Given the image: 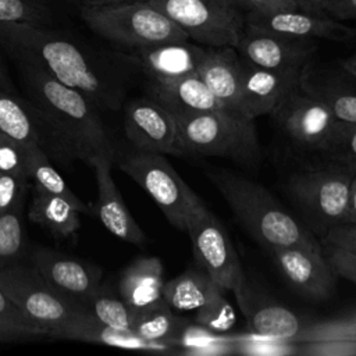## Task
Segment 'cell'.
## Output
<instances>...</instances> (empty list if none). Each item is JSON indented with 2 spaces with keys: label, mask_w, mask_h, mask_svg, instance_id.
I'll list each match as a JSON object with an SVG mask.
<instances>
[{
  "label": "cell",
  "mask_w": 356,
  "mask_h": 356,
  "mask_svg": "<svg viewBox=\"0 0 356 356\" xmlns=\"http://www.w3.org/2000/svg\"><path fill=\"white\" fill-rule=\"evenodd\" d=\"M29 53L61 83L82 92L100 111L117 113L140 74L131 51L107 50L57 25L0 22V47Z\"/></svg>",
  "instance_id": "6da1fadb"
},
{
  "label": "cell",
  "mask_w": 356,
  "mask_h": 356,
  "mask_svg": "<svg viewBox=\"0 0 356 356\" xmlns=\"http://www.w3.org/2000/svg\"><path fill=\"white\" fill-rule=\"evenodd\" d=\"M0 49L15 65L40 134V146L50 159L67 167L75 160L88 163L95 156L115 157L100 110L89 97L61 83L29 53L7 46Z\"/></svg>",
  "instance_id": "7a4b0ae2"
},
{
  "label": "cell",
  "mask_w": 356,
  "mask_h": 356,
  "mask_svg": "<svg viewBox=\"0 0 356 356\" xmlns=\"http://www.w3.org/2000/svg\"><path fill=\"white\" fill-rule=\"evenodd\" d=\"M207 177L238 222L261 246L268 250L288 246L321 249L312 231L296 221L263 185L224 170H207Z\"/></svg>",
  "instance_id": "3957f363"
},
{
  "label": "cell",
  "mask_w": 356,
  "mask_h": 356,
  "mask_svg": "<svg viewBox=\"0 0 356 356\" xmlns=\"http://www.w3.org/2000/svg\"><path fill=\"white\" fill-rule=\"evenodd\" d=\"M254 120L227 110L177 118V136L182 154L224 157L253 165L260 159Z\"/></svg>",
  "instance_id": "277c9868"
},
{
  "label": "cell",
  "mask_w": 356,
  "mask_h": 356,
  "mask_svg": "<svg viewBox=\"0 0 356 356\" xmlns=\"http://www.w3.org/2000/svg\"><path fill=\"white\" fill-rule=\"evenodd\" d=\"M79 15L97 36L128 49L168 42L189 40V36L147 0L114 6H81Z\"/></svg>",
  "instance_id": "5b68a950"
},
{
  "label": "cell",
  "mask_w": 356,
  "mask_h": 356,
  "mask_svg": "<svg viewBox=\"0 0 356 356\" xmlns=\"http://www.w3.org/2000/svg\"><path fill=\"white\" fill-rule=\"evenodd\" d=\"M0 288L31 324L46 332V337L88 312L86 306L50 286L31 261H19L0 270Z\"/></svg>",
  "instance_id": "8992f818"
},
{
  "label": "cell",
  "mask_w": 356,
  "mask_h": 356,
  "mask_svg": "<svg viewBox=\"0 0 356 356\" xmlns=\"http://www.w3.org/2000/svg\"><path fill=\"white\" fill-rule=\"evenodd\" d=\"M352 172L342 165L310 168L292 174L286 192L300 210L312 232L323 238L345 222Z\"/></svg>",
  "instance_id": "52a82bcc"
},
{
  "label": "cell",
  "mask_w": 356,
  "mask_h": 356,
  "mask_svg": "<svg viewBox=\"0 0 356 356\" xmlns=\"http://www.w3.org/2000/svg\"><path fill=\"white\" fill-rule=\"evenodd\" d=\"M185 232L199 267L204 270L222 292L236 293L248 282L238 253L217 217L197 196L186 214Z\"/></svg>",
  "instance_id": "ba28073f"
},
{
  "label": "cell",
  "mask_w": 356,
  "mask_h": 356,
  "mask_svg": "<svg viewBox=\"0 0 356 356\" xmlns=\"http://www.w3.org/2000/svg\"><path fill=\"white\" fill-rule=\"evenodd\" d=\"M114 161L120 171L145 189L172 227L185 231L188 210L197 195L175 171L165 154L135 150L114 157Z\"/></svg>",
  "instance_id": "9c48e42d"
},
{
  "label": "cell",
  "mask_w": 356,
  "mask_h": 356,
  "mask_svg": "<svg viewBox=\"0 0 356 356\" xmlns=\"http://www.w3.org/2000/svg\"><path fill=\"white\" fill-rule=\"evenodd\" d=\"M197 44L236 47L245 13L232 0H147Z\"/></svg>",
  "instance_id": "30bf717a"
},
{
  "label": "cell",
  "mask_w": 356,
  "mask_h": 356,
  "mask_svg": "<svg viewBox=\"0 0 356 356\" xmlns=\"http://www.w3.org/2000/svg\"><path fill=\"white\" fill-rule=\"evenodd\" d=\"M270 115L295 145L323 153L328 150L339 124L328 107L300 85L288 92Z\"/></svg>",
  "instance_id": "8fae6325"
},
{
  "label": "cell",
  "mask_w": 356,
  "mask_h": 356,
  "mask_svg": "<svg viewBox=\"0 0 356 356\" xmlns=\"http://www.w3.org/2000/svg\"><path fill=\"white\" fill-rule=\"evenodd\" d=\"M248 61L275 71H303L314 60L316 39L293 38L245 25L235 47Z\"/></svg>",
  "instance_id": "7c38bea8"
},
{
  "label": "cell",
  "mask_w": 356,
  "mask_h": 356,
  "mask_svg": "<svg viewBox=\"0 0 356 356\" xmlns=\"http://www.w3.org/2000/svg\"><path fill=\"white\" fill-rule=\"evenodd\" d=\"M122 127L135 150L184 156L178 145L175 120L147 95L132 99L124 106Z\"/></svg>",
  "instance_id": "4fadbf2b"
},
{
  "label": "cell",
  "mask_w": 356,
  "mask_h": 356,
  "mask_svg": "<svg viewBox=\"0 0 356 356\" xmlns=\"http://www.w3.org/2000/svg\"><path fill=\"white\" fill-rule=\"evenodd\" d=\"M29 261L61 295L86 305L102 286V268L50 248H36Z\"/></svg>",
  "instance_id": "5bb4252c"
},
{
  "label": "cell",
  "mask_w": 356,
  "mask_h": 356,
  "mask_svg": "<svg viewBox=\"0 0 356 356\" xmlns=\"http://www.w3.org/2000/svg\"><path fill=\"white\" fill-rule=\"evenodd\" d=\"M282 277L303 298L321 302L331 296L335 278L321 249L306 246L274 248L268 250Z\"/></svg>",
  "instance_id": "9a60e30c"
},
{
  "label": "cell",
  "mask_w": 356,
  "mask_h": 356,
  "mask_svg": "<svg viewBox=\"0 0 356 356\" xmlns=\"http://www.w3.org/2000/svg\"><path fill=\"white\" fill-rule=\"evenodd\" d=\"M196 72L224 110L243 117L242 67L235 47L202 44Z\"/></svg>",
  "instance_id": "2e32d148"
},
{
  "label": "cell",
  "mask_w": 356,
  "mask_h": 356,
  "mask_svg": "<svg viewBox=\"0 0 356 356\" xmlns=\"http://www.w3.org/2000/svg\"><path fill=\"white\" fill-rule=\"evenodd\" d=\"M299 85L325 104L338 121L356 124V81L338 63L310 61L300 74Z\"/></svg>",
  "instance_id": "e0dca14e"
},
{
  "label": "cell",
  "mask_w": 356,
  "mask_h": 356,
  "mask_svg": "<svg viewBox=\"0 0 356 356\" xmlns=\"http://www.w3.org/2000/svg\"><path fill=\"white\" fill-rule=\"evenodd\" d=\"M113 157L95 156L86 164L93 168L97 186V216L104 228L114 236L142 246L146 235L128 210L111 175Z\"/></svg>",
  "instance_id": "ac0fdd59"
},
{
  "label": "cell",
  "mask_w": 356,
  "mask_h": 356,
  "mask_svg": "<svg viewBox=\"0 0 356 356\" xmlns=\"http://www.w3.org/2000/svg\"><path fill=\"white\" fill-rule=\"evenodd\" d=\"M245 25L306 39H325L334 42H350L356 39V29L334 19L328 15H316L295 11H281L273 14L245 13Z\"/></svg>",
  "instance_id": "d6986e66"
},
{
  "label": "cell",
  "mask_w": 356,
  "mask_h": 356,
  "mask_svg": "<svg viewBox=\"0 0 356 356\" xmlns=\"http://www.w3.org/2000/svg\"><path fill=\"white\" fill-rule=\"evenodd\" d=\"M241 56V54H239ZM242 114L249 120L270 114L299 85L302 71H275L259 67L241 56Z\"/></svg>",
  "instance_id": "ffe728a7"
},
{
  "label": "cell",
  "mask_w": 356,
  "mask_h": 356,
  "mask_svg": "<svg viewBox=\"0 0 356 356\" xmlns=\"http://www.w3.org/2000/svg\"><path fill=\"white\" fill-rule=\"evenodd\" d=\"M202 44L168 42L131 49L145 83H167L196 72Z\"/></svg>",
  "instance_id": "44dd1931"
},
{
  "label": "cell",
  "mask_w": 356,
  "mask_h": 356,
  "mask_svg": "<svg viewBox=\"0 0 356 356\" xmlns=\"http://www.w3.org/2000/svg\"><path fill=\"white\" fill-rule=\"evenodd\" d=\"M234 295L250 331L256 334L295 339L303 327L293 312L275 303L259 289L253 288L249 281Z\"/></svg>",
  "instance_id": "7402d4cb"
},
{
  "label": "cell",
  "mask_w": 356,
  "mask_h": 356,
  "mask_svg": "<svg viewBox=\"0 0 356 356\" xmlns=\"http://www.w3.org/2000/svg\"><path fill=\"white\" fill-rule=\"evenodd\" d=\"M145 89L174 120L224 110L197 72L167 83H145Z\"/></svg>",
  "instance_id": "603a6c76"
},
{
  "label": "cell",
  "mask_w": 356,
  "mask_h": 356,
  "mask_svg": "<svg viewBox=\"0 0 356 356\" xmlns=\"http://www.w3.org/2000/svg\"><path fill=\"white\" fill-rule=\"evenodd\" d=\"M57 339H72L92 343H102L113 348L131 349V350H147V352H174V346L165 342H154L142 338L132 330H118L97 321L89 310L58 328L50 335Z\"/></svg>",
  "instance_id": "cb8c5ba5"
},
{
  "label": "cell",
  "mask_w": 356,
  "mask_h": 356,
  "mask_svg": "<svg viewBox=\"0 0 356 356\" xmlns=\"http://www.w3.org/2000/svg\"><path fill=\"white\" fill-rule=\"evenodd\" d=\"M163 263L156 256H143L129 263L121 273L118 293L125 303L139 312L163 299Z\"/></svg>",
  "instance_id": "d4e9b609"
},
{
  "label": "cell",
  "mask_w": 356,
  "mask_h": 356,
  "mask_svg": "<svg viewBox=\"0 0 356 356\" xmlns=\"http://www.w3.org/2000/svg\"><path fill=\"white\" fill-rule=\"evenodd\" d=\"M32 197L28 209L31 222L46 228L54 238L75 236L81 228L79 211L65 199L31 186Z\"/></svg>",
  "instance_id": "484cf974"
},
{
  "label": "cell",
  "mask_w": 356,
  "mask_h": 356,
  "mask_svg": "<svg viewBox=\"0 0 356 356\" xmlns=\"http://www.w3.org/2000/svg\"><path fill=\"white\" fill-rule=\"evenodd\" d=\"M220 291L204 270L191 268L172 280L164 281L163 300L177 313L195 312Z\"/></svg>",
  "instance_id": "4316f807"
},
{
  "label": "cell",
  "mask_w": 356,
  "mask_h": 356,
  "mask_svg": "<svg viewBox=\"0 0 356 356\" xmlns=\"http://www.w3.org/2000/svg\"><path fill=\"white\" fill-rule=\"evenodd\" d=\"M22 147L26 160V175L28 179L33 182V186L65 199L79 213H90V207L70 189L64 178L50 163V157L46 154L40 145L32 143Z\"/></svg>",
  "instance_id": "83f0119b"
},
{
  "label": "cell",
  "mask_w": 356,
  "mask_h": 356,
  "mask_svg": "<svg viewBox=\"0 0 356 356\" xmlns=\"http://www.w3.org/2000/svg\"><path fill=\"white\" fill-rule=\"evenodd\" d=\"M0 132L21 146L40 145V134L35 117L17 92L0 88Z\"/></svg>",
  "instance_id": "f1b7e54d"
},
{
  "label": "cell",
  "mask_w": 356,
  "mask_h": 356,
  "mask_svg": "<svg viewBox=\"0 0 356 356\" xmlns=\"http://www.w3.org/2000/svg\"><path fill=\"white\" fill-rule=\"evenodd\" d=\"M68 11L67 0H0V22L57 25Z\"/></svg>",
  "instance_id": "f546056e"
},
{
  "label": "cell",
  "mask_w": 356,
  "mask_h": 356,
  "mask_svg": "<svg viewBox=\"0 0 356 356\" xmlns=\"http://www.w3.org/2000/svg\"><path fill=\"white\" fill-rule=\"evenodd\" d=\"M185 323L186 320L177 316L174 310L161 299L149 307L135 312L132 331L145 339L165 342L174 346V341Z\"/></svg>",
  "instance_id": "4dcf8cb0"
},
{
  "label": "cell",
  "mask_w": 356,
  "mask_h": 356,
  "mask_svg": "<svg viewBox=\"0 0 356 356\" xmlns=\"http://www.w3.org/2000/svg\"><path fill=\"white\" fill-rule=\"evenodd\" d=\"M175 349L186 356L234 355L229 334H217L197 323H185L174 341Z\"/></svg>",
  "instance_id": "1f68e13d"
},
{
  "label": "cell",
  "mask_w": 356,
  "mask_h": 356,
  "mask_svg": "<svg viewBox=\"0 0 356 356\" xmlns=\"http://www.w3.org/2000/svg\"><path fill=\"white\" fill-rule=\"evenodd\" d=\"M22 204L4 211L0 216V270L22 261L25 250V231Z\"/></svg>",
  "instance_id": "d6a6232c"
},
{
  "label": "cell",
  "mask_w": 356,
  "mask_h": 356,
  "mask_svg": "<svg viewBox=\"0 0 356 356\" xmlns=\"http://www.w3.org/2000/svg\"><path fill=\"white\" fill-rule=\"evenodd\" d=\"M85 306L102 324L118 330H132L135 312L121 296L107 292L100 286Z\"/></svg>",
  "instance_id": "836d02e7"
},
{
  "label": "cell",
  "mask_w": 356,
  "mask_h": 356,
  "mask_svg": "<svg viewBox=\"0 0 356 356\" xmlns=\"http://www.w3.org/2000/svg\"><path fill=\"white\" fill-rule=\"evenodd\" d=\"M234 343V355L246 356H289L299 355V342L295 339L260 335L253 331L229 334Z\"/></svg>",
  "instance_id": "e575fe53"
},
{
  "label": "cell",
  "mask_w": 356,
  "mask_h": 356,
  "mask_svg": "<svg viewBox=\"0 0 356 356\" xmlns=\"http://www.w3.org/2000/svg\"><path fill=\"white\" fill-rule=\"evenodd\" d=\"M327 339H356V312L342 317L306 324L295 337L298 342Z\"/></svg>",
  "instance_id": "d590c367"
},
{
  "label": "cell",
  "mask_w": 356,
  "mask_h": 356,
  "mask_svg": "<svg viewBox=\"0 0 356 356\" xmlns=\"http://www.w3.org/2000/svg\"><path fill=\"white\" fill-rule=\"evenodd\" d=\"M222 293L221 291L217 292L207 303L195 310L193 317L195 323L217 334H228L236 321L235 310Z\"/></svg>",
  "instance_id": "8d00e7d4"
},
{
  "label": "cell",
  "mask_w": 356,
  "mask_h": 356,
  "mask_svg": "<svg viewBox=\"0 0 356 356\" xmlns=\"http://www.w3.org/2000/svg\"><path fill=\"white\" fill-rule=\"evenodd\" d=\"M325 153L339 165L356 174V124L339 121L334 139Z\"/></svg>",
  "instance_id": "74e56055"
},
{
  "label": "cell",
  "mask_w": 356,
  "mask_h": 356,
  "mask_svg": "<svg viewBox=\"0 0 356 356\" xmlns=\"http://www.w3.org/2000/svg\"><path fill=\"white\" fill-rule=\"evenodd\" d=\"M0 172L28 179L24 147L1 132H0Z\"/></svg>",
  "instance_id": "f35d334b"
},
{
  "label": "cell",
  "mask_w": 356,
  "mask_h": 356,
  "mask_svg": "<svg viewBox=\"0 0 356 356\" xmlns=\"http://www.w3.org/2000/svg\"><path fill=\"white\" fill-rule=\"evenodd\" d=\"M323 253L337 277L345 278L356 284V253L349 252L341 246L320 242Z\"/></svg>",
  "instance_id": "ab89813d"
},
{
  "label": "cell",
  "mask_w": 356,
  "mask_h": 356,
  "mask_svg": "<svg viewBox=\"0 0 356 356\" xmlns=\"http://www.w3.org/2000/svg\"><path fill=\"white\" fill-rule=\"evenodd\" d=\"M299 355L356 356V339H327L299 342Z\"/></svg>",
  "instance_id": "60d3db41"
},
{
  "label": "cell",
  "mask_w": 356,
  "mask_h": 356,
  "mask_svg": "<svg viewBox=\"0 0 356 356\" xmlns=\"http://www.w3.org/2000/svg\"><path fill=\"white\" fill-rule=\"evenodd\" d=\"M29 179L0 172V216L17 204L25 203Z\"/></svg>",
  "instance_id": "b9f144b4"
},
{
  "label": "cell",
  "mask_w": 356,
  "mask_h": 356,
  "mask_svg": "<svg viewBox=\"0 0 356 356\" xmlns=\"http://www.w3.org/2000/svg\"><path fill=\"white\" fill-rule=\"evenodd\" d=\"M39 337H46V332L36 327L21 325V324H15V323L0 318V343L35 339Z\"/></svg>",
  "instance_id": "7bdbcfd3"
},
{
  "label": "cell",
  "mask_w": 356,
  "mask_h": 356,
  "mask_svg": "<svg viewBox=\"0 0 356 356\" xmlns=\"http://www.w3.org/2000/svg\"><path fill=\"white\" fill-rule=\"evenodd\" d=\"M243 11L273 14L281 11H295L299 10L296 0H239Z\"/></svg>",
  "instance_id": "ee69618b"
},
{
  "label": "cell",
  "mask_w": 356,
  "mask_h": 356,
  "mask_svg": "<svg viewBox=\"0 0 356 356\" xmlns=\"http://www.w3.org/2000/svg\"><path fill=\"white\" fill-rule=\"evenodd\" d=\"M320 242L332 243L337 246H341L349 252L356 253V227L341 224L334 228H331Z\"/></svg>",
  "instance_id": "f6af8a7d"
},
{
  "label": "cell",
  "mask_w": 356,
  "mask_h": 356,
  "mask_svg": "<svg viewBox=\"0 0 356 356\" xmlns=\"http://www.w3.org/2000/svg\"><path fill=\"white\" fill-rule=\"evenodd\" d=\"M323 10L338 21L356 19V0H323Z\"/></svg>",
  "instance_id": "bcb514c9"
},
{
  "label": "cell",
  "mask_w": 356,
  "mask_h": 356,
  "mask_svg": "<svg viewBox=\"0 0 356 356\" xmlns=\"http://www.w3.org/2000/svg\"><path fill=\"white\" fill-rule=\"evenodd\" d=\"M0 318L6 321H11L15 324L21 325H28V327H35L33 324L29 323V320L10 302V299L4 295V292L0 288ZM38 328V327H36ZM40 330V328H39Z\"/></svg>",
  "instance_id": "7dc6e473"
},
{
  "label": "cell",
  "mask_w": 356,
  "mask_h": 356,
  "mask_svg": "<svg viewBox=\"0 0 356 356\" xmlns=\"http://www.w3.org/2000/svg\"><path fill=\"white\" fill-rule=\"evenodd\" d=\"M343 224L356 227V174H352V178H350L348 203H346V214H345Z\"/></svg>",
  "instance_id": "c3c4849f"
},
{
  "label": "cell",
  "mask_w": 356,
  "mask_h": 356,
  "mask_svg": "<svg viewBox=\"0 0 356 356\" xmlns=\"http://www.w3.org/2000/svg\"><path fill=\"white\" fill-rule=\"evenodd\" d=\"M298 7L303 13H310L316 15H327L323 10V0H296Z\"/></svg>",
  "instance_id": "681fc988"
},
{
  "label": "cell",
  "mask_w": 356,
  "mask_h": 356,
  "mask_svg": "<svg viewBox=\"0 0 356 356\" xmlns=\"http://www.w3.org/2000/svg\"><path fill=\"white\" fill-rule=\"evenodd\" d=\"M0 88L7 89V90H11V92H17L15 88H14L13 79H11V76H10V74H8L6 61H4L3 56H1V49H0Z\"/></svg>",
  "instance_id": "f907efd6"
},
{
  "label": "cell",
  "mask_w": 356,
  "mask_h": 356,
  "mask_svg": "<svg viewBox=\"0 0 356 356\" xmlns=\"http://www.w3.org/2000/svg\"><path fill=\"white\" fill-rule=\"evenodd\" d=\"M337 63H338V65H339L343 71H346V72L356 81V53H355V54H350V56H348V57H345V58H341V60H338Z\"/></svg>",
  "instance_id": "816d5d0a"
},
{
  "label": "cell",
  "mask_w": 356,
  "mask_h": 356,
  "mask_svg": "<svg viewBox=\"0 0 356 356\" xmlns=\"http://www.w3.org/2000/svg\"><path fill=\"white\" fill-rule=\"evenodd\" d=\"M132 0H82L83 6H114Z\"/></svg>",
  "instance_id": "f5cc1de1"
},
{
  "label": "cell",
  "mask_w": 356,
  "mask_h": 356,
  "mask_svg": "<svg viewBox=\"0 0 356 356\" xmlns=\"http://www.w3.org/2000/svg\"><path fill=\"white\" fill-rule=\"evenodd\" d=\"M232 1H234V3H236V4L241 7V4H239V0H232ZM242 10H243V8H242Z\"/></svg>",
  "instance_id": "db71d44e"
}]
</instances>
